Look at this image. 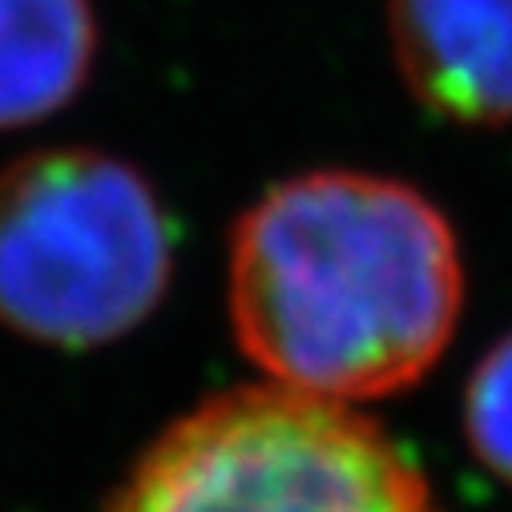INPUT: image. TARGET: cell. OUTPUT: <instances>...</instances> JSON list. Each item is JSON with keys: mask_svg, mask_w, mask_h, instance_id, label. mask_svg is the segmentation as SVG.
Instances as JSON below:
<instances>
[{"mask_svg": "<svg viewBox=\"0 0 512 512\" xmlns=\"http://www.w3.org/2000/svg\"><path fill=\"white\" fill-rule=\"evenodd\" d=\"M460 254L404 182L319 170L254 202L230 242L238 343L283 388L371 400L416 383L460 315Z\"/></svg>", "mask_w": 512, "mask_h": 512, "instance_id": "cell-1", "label": "cell"}, {"mask_svg": "<svg viewBox=\"0 0 512 512\" xmlns=\"http://www.w3.org/2000/svg\"><path fill=\"white\" fill-rule=\"evenodd\" d=\"M170 222L154 186L89 146L0 170V327L49 347H101L166 295Z\"/></svg>", "mask_w": 512, "mask_h": 512, "instance_id": "cell-2", "label": "cell"}, {"mask_svg": "<svg viewBox=\"0 0 512 512\" xmlns=\"http://www.w3.org/2000/svg\"><path fill=\"white\" fill-rule=\"evenodd\" d=\"M105 512H432L424 480L339 400L246 388L166 428Z\"/></svg>", "mask_w": 512, "mask_h": 512, "instance_id": "cell-3", "label": "cell"}, {"mask_svg": "<svg viewBox=\"0 0 512 512\" xmlns=\"http://www.w3.org/2000/svg\"><path fill=\"white\" fill-rule=\"evenodd\" d=\"M400 77L460 125H512V0H388Z\"/></svg>", "mask_w": 512, "mask_h": 512, "instance_id": "cell-4", "label": "cell"}, {"mask_svg": "<svg viewBox=\"0 0 512 512\" xmlns=\"http://www.w3.org/2000/svg\"><path fill=\"white\" fill-rule=\"evenodd\" d=\"M97 17L89 0H0V130L65 109L89 81Z\"/></svg>", "mask_w": 512, "mask_h": 512, "instance_id": "cell-5", "label": "cell"}, {"mask_svg": "<svg viewBox=\"0 0 512 512\" xmlns=\"http://www.w3.org/2000/svg\"><path fill=\"white\" fill-rule=\"evenodd\" d=\"M468 440L476 456L512 480V335L488 351L468 383Z\"/></svg>", "mask_w": 512, "mask_h": 512, "instance_id": "cell-6", "label": "cell"}]
</instances>
